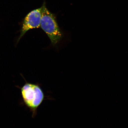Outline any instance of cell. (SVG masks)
I'll return each mask as SVG.
<instances>
[{"label": "cell", "instance_id": "1", "mask_svg": "<svg viewBox=\"0 0 128 128\" xmlns=\"http://www.w3.org/2000/svg\"><path fill=\"white\" fill-rule=\"evenodd\" d=\"M44 2L41 7V17L40 26L45 32L52 44H56L61 39L63 33L59 28L54 14L47 9Z\"/></svg>", "mask_w": 128, "mask_h": 128}, {"label": "cell", "instance_id": "2", "mask_svg": "<svg viewBox=\"0 0 128 128\" xmlns=\"http://www.w3.org/2000/svg\"><path fill=\"white\" fill-rule=\"evenodd\" d=\"M22 98L26 106L36 116L37 110L44 100V92L38 85L26 82L21 89Z\"/></svg>", "mask_w": 128, "mask_h": 128}, {"label": "cell", "instance_id": "3", "mask_svg": "<svg viewBox=\"0 0 128 128\" xmlns=\"http://www.w3.org/2000/svg\"><path fill=\"white\" fill-rule=\"evenodd\" d=\"M41 17V7L34 10L25 17L23 22L18 42L28 30L40 27Z\"/></svg>", "mask_w": 128, "mask_h": 128}]
</instances>
